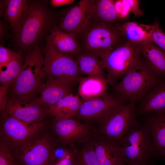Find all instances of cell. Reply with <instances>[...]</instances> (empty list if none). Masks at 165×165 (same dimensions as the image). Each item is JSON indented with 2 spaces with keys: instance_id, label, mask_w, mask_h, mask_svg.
I'll return each instance as SVG.
<instances>
[{
  "instance_id": "cell-13",
  "label": "cell",
  "mask_w": 165,
  "mask_h": 165,
  "mask_svg": "<svg viewBox=\"0 0 165 165\" xmlns=\"http://www.w3.org/2000/svg\"><path fill=\"white\" fill-rule=\"evenodd\" d=\"M5 108L8 116L28 123L42 121L49 114L47 108L33 100L25 102L11 98L7 100Z\"/></svg>"
},
{
  "instance_id": "cell-1",
  "label": "cell",
  "mask_w": 165,
  "mask_h": 165,
  "mask_svg": "<svg viewBox=\"0 0 165 165\" xmlns=\"http://www.w3.org/2000/svg\"><path fill=\"white\" fill-rule=\"evenodd\" d=\"M67 10H54L46 0L29 1L17 30L9 35L11 45L22 54L40 46L58 26Z\"/></svg>"
},
{
  "instance_id": "cell-26",
  "label": "cell",
  "mask_w": 165,
  "mask_h": 165,
  "mask_svg": "<svg viewBox=\"0 0 165 165\" xmlns=\"http://www.w3.org/2000/svg\"><path fill=\"white\" fill-rule=\"evenodd\" d=\"M74 58L82 74L87 76L105 77V68L102 62L99 58L80 52Z\"/></svg>"
},
{
  "instance_id": "cell-5",
  "label": "cell",
  "mask_w": 165,
  "mask_h": 165,
  "mask_svg": "<svg viewBox=\"0 0 165 165\" xmlns=\"http://www.w3.org/2000/svg\"><path fill=\"white\" fill-rule=\"evenodd\" d=\"M122 146L125 164L144 165L156 158L154 145L148 126L138 123L124 137Z\"/></svg>"
},
{
  "instance_id": "cell-35",
  "label": "cell",
  "mask_w": 165,
  "mask_h": 165,
  "mask_svg": "<svg viewBox=\"0 0 165 165\" xmlns=\"http://www.w3.org/2000/svg\"><path fill=\"white\" fill-rule=\"evenodd\" d=\"M74 0H51L50 4L52 7H55L65 5H72Z\"/></svg>"
},
{
  "instance_id": "cell-36",
  "label": "cell",
  "mask_w": 165,
  "mask_h": 165,
  "mask_svg": "<svg viewBox=\"0 0 165 165\" xmlns=\"http://www.w3.org/2000/svg\"><path fill=\"white\" fill-rule=\"evenodd\" d=\"M123 165H140L136 164H127ZM144 165H156L155 164L154 162L153 161H152L148 164H147Z\"/></svg>"
},
{
  "instance_id": "cell-34",
  "label": "cell",
  "mask_w": 165,
  "mask_h": 165,
  "mask_svg": "<svg viewBox=\"0 0 165 165\" xmlns=\"http://www.w3.org/2000/svg\"><path fill=\"white\" fill-rule=\"evenodd\" d=\"M132 12L134 16H141L143 15V11L140 7V2L138 0H127Z\"/></svg>"
},
{
  "instance_id": "cell-25",
  "label": "cell",
  "mask_w": 165,
  "mask_h": 165,
  "mask_svg": "<svg viewBox=\"0 0 165 165\" xmlns=\"http://www.w3.org/2000/svg\"><path fill=\"white\" fill-rule=\"evenodd\" d=\"M22 54L14 51L10 61L0 67V94L6 95L8 88L13 85L19 74L23 65Z\"/></svg>"
},
{
  "instance_id": "cell-17",
  "label": "cell",
  "mask_w": 165,
  "mask_h": 165,
  "mask_svg": "<svg viewBox=\"0 0 165 165\" xmlns=\"http://www.w3.org/2000/svg\"><path fill=\"white\" fill-rule=\"evenodd\" d=\"M72 87L65 81L49 78L47 82L43 86L40 97L33 100L48 109L65 96L72 93Z\"/></svg>"
},
{
  "instance_id": "cell-9",
  "label": "cell",
  "mask_w": 165,
  "mask_h": 165,
  "mask_svg": "<svg viewBox=\"0 0 165 165\" xmlns=\"http://www.w3.org/2000/svg\"><path fill=\"white\" fill-rule=\"evenodd\" d=\"M42 121L28 123L11 116L4 118L1 127L2 139L17 149L34 139L44 126Z\"/></svg>"
},
{
  "instance_id": "cell-28",
  "label": "cell",
  "mask_w": 165,
  "mask_h": 165,
  "mask_svg": "<svg viewBox=\"0 0 165 165\" xmlns=\"http://www.w3.org/2000/svg\"><path fill=\"white\" fill-rule=\"evenodd\" d=\"M80 149H78L77 165H99L91 141L84 143Z\"/></svg>"
},
{
  "instance_id": "cell-12",
  "label": "cell",
  "mask_w": 165,
  "mask_h": 165,
  "mask_svg": "<svg viewBox=\"0 0 165 165\" xmlns=\"http://www.w3.org/2000/svg\"><path fill=\"white\" fill-rule=\"evenodd\" d=\"M91 141L99 165L125 164L122 145L119 143L97 132Z\"/></svg>"
},
{
  "instance_id": "cell-19",
  "label": "cell",
  "mask_w": 165,
  "mask_h": 165,
  "mask_svg": "<svg viewBox=\"0 0 165 165\" xmlns=\"http://www.w3.org/2000/svg\"><path fill=\"white\" fill-rule=\"evenodd\" d=\"M146 64L157 75L165 76V52L152 42L137 47Z\"/></svg>"
},
{
  "instance_id": "cell-32",
  "label": "cell",
  "mask_w": 165,
  "mask_h": 165,
  "mask_svg": "<svg viewBox=\"0 0 165 165\" xmlns=\"http://www.w3.org/2000/svg\"><path fill=\"white\" fill-rule=\"evenodd\" d=\"M115 6L120 20L127 18L128 16L130 10L127 0H115Z\"/></svg>"
},
{
  "instance_id": "cell-8",
  "label": "cell",
  "mask_w": 165,
  "mask_h": 165,
  "mask_svg": "<svg viewBox=\"0 0 165 165\" xmlns=\"http://www.w3.org/2000/svg\"><path fill=\"white\" fill-rule=\"evenodd\" d=\"M46 43L42 50L45 74L65 81L72 87L82 77L74 57L59 51L48 37Z\"/></svg>"
},
{
  "instance_id": "cell-20",
  "label": "cell",
  "mask_w": 165,
  "mask_h": 165,
  "mask_svg": "<svg viewBox=\"0 0 165 165\" xmlns=\"http://www.w3.org/2000/svg\"><path fill=\"white\" fill-rule=\"evenodd\" d=\"M78 83V93L82 100L94 99L107 94L106 78L97 76L82 77Z\"/></svg>"
},
{
  "instance_id": "cell-3",
  "label": "cell",
  "mask_w": 165,
  "mask_h": 165,
  "mask_svg": "<svg viewBox=\"0 0 165 165\" xmlns=\"http://www.w3.org/2000/svg\"><path fill=\"white\" fill-rule=\"evenodd\" d=\"M81 52L101 60L125 40L116 25L85 21L79 39Z\"/></svg>"
},
{
  "instance_id": "cell-37",
  "label": "cell",
  "mask_w": 165,
  "mask_h": 165,
  "mask_svg": "<svg viewBox=\"0 0 165 165\" xmlns=\"http://www.w3.org/2000/svg\"><path fill=\"white\" fill-rule=\"evenodd\" d=\"M161 158L165 159V153L163 156Z\"/></svg>"
},
{
  "instance_id": "cell-10",
  "label": "cell",
  "mask_w": 165,
  "mask_h": 165,
  "mask_svg": "<svg viewBox=\"0 0 165 165\" xmlns=\"http://www.w3.org/2000/svg\"><path fill=\"white\" fill-rule=\"evenodd\" d=\"M56 150L50 138L43 136L17 149L16 157L21 165H49Z\"/></svg>"
},
{
  "instance_id": "cell-24",
  "label": "cell",
  "mask_w": 165,
  "mask_h": 165,
  "mask_svg": "<svg viewBox=\"0 0 165 165\" xmlns=\"http://www.w3.org/2000/svg\"><path fill=\"white\" fill-rule=\"evenodd\" d=\"M59 52L74 57L81 52V44L73 34L67 33L56 27L48 36Z\"/></svg>"
},
{
  "instance_id": "cell-6",
  "label": "cell",
  "mask_w": 165,
  "mask_h": 165,
  "mask_svg": "<svg viewBox=\"0 0 165 165\" xmlns=\"http://www.w3.org/2000/svg\"><path fill=\"white\" fill-rule=\"evenodd\" d=\"M136 113L135 103L120 104L97 121V132L121 144L127 131L138 123L136 119Z\"/></svg>"
},
{
  "instance_id": "cell-7",
  "label": "cell",
  "mask_w": 165,
  "mask_h": 165,
  "mask_svg": "<svg viewBox=\"0 0 165 165\" xmlns=\"http://www.w3.org/2000/svg\"><path fill=\"white\" fill-rule=\"evenodd\" d=\"M137 47L125 41L101 60L107 71L106 79L108 85L113 86L142 63L143 60Z\"/></svg>"
},
{
  "instance_id": "cell-4",
  "label": "cell",
  "mask_w": 165,
  "mask_h": 165,
  "mask_svg": "<svg viewBox=\"0 0 165 165\" xmlns=\"http://www.w3.org/2000/svg\"><path fill=\"white\" fill-rule=\"evenodd\" d=\"M163 82L144 61L138 67L126 74L112 89L120 103H135L142 99L153 88Z\"/></svg>"
},
{
  "instance_id": "cell-11",
  "label": "cell",
  "mask_w": 165,
  "mask_h": 165,
  "mask_svg": "<svg viewBox=\"0 0 165 165\" xmlns=\"http://www.w3.org/2000/svg\"><path fill=\"white\" fill-rule=\"evenodd\" d=\"M53 129L59 140L66 145L83 144L91 140L96 129L76 118L55 120Z\"/></svg>"
},
{
  "instance_id": "cell-15",
  "label": "cell",
  "mask_w": 165,
  "mask_h": 165,
  "mask_svg": "<svg viewBox=\"0 0 165 165\" xmlns=\"http://www.w3.org/2000/svg\"><path fill=\"white\" fill-rule=\"evenodd\" d=\"M92 1L81 0L74 6L67 9L58 28L63 31L73 34L79 41L86 13Z\"/></svg>"
},
{
  "instance_id": "cell-33",
  "label": "cell",
  "mask_w": 165,
  "mask_h": 165,
  "mask_svg": "<svg viewBox=\"0 0 165 165\" xmlns=\"http://www.w3.org/2000/svg\"><path fill=\"white\" fill-rule=\"evenodd\" d=\"M13 52L14 51L0 45V67L6 64L10 61Z\"/></svg>"
},
{
  "instance_id": "cell-30",
  "label": "cell",
  "mask_w": 165,
  "mask_h": 165,
  "mask_svg": "<svg viewBox=\"0 0 165 165\" xmlns=\"http://www.w3.org/2000/svg\"><path fill=\"white\" fill-rule=\"evenodd\" d=\"M11 148L2 140L0 143V165H18L15 161Z\"/></svg>"
},
{
  "instance_id": "cell-2",
  "label": "cell",
  "mask_w": 165,
  "mask_h": 165,
  "mask_svg": "<svg viewBox=\"0 0 165 165\" xmlns=\"http://www.w3.org/2000/svg\"><path fill=\"white\" fill-rule=\"evenodd\" d=\"M43 53L40 46H37L27 54L20 72L13 85L11 98L28 102L41 92L45 74Z\"/></svg>"
},
{
  "instance_id": "cell-14",
  "label": "cell",
  "mask_w": 165,
  "mask_h": 165,
  "mask_svg": "<svg viewBox=\"0 0 165 165\" xmlns=\"http://www.w3.org/2000/svg\"><path fill=\"white\" fill-rule=\"evenodd\" d=\"M82 101L75 117L79 120L97 121L109 110L121 104L115 96L108 94L100 98Z\"/></svg>"
},
{
  "instance_id": "cell-21",
  "label": "cell",
  "mask_w": 165,
  "mask_h": 165,
  "mask_svg": "<svg viewBox=\"0 0 165 165\" xmlns=\"http://www.w3.org/2000/svg\"><path fill=\"white\" fill-rule=\"evenodd\" d=\"M137 112L141 114L165 112V82L154 87L147 94Z\"/></svg>"
},
{
  "instance_id": "cell-23",
  "label": "cell",
  "mask_w": 165,
  "mask_h": 165,
  "mask_svg": "<svg viewBox=\"0 0 165 165\" xmlns=\"http://www.w3.org/2000/svg\"><path fill=\"white\" fill-rule=\"evenodd\" d=\"M148 127L154 145L157 158L165 153V112L154 114L145 123Z\"/></svg>"
},
{
  "instance_id": "cell-38",
  "label": "cell",
  "mask_w": 165,
  "mask_h": 165,
  "mask_svg": "<svg viewBox=\"0 0 165 165\" xmlns=\"http://www.w3.org/2000/svg\"><path fill=\"white\" fill-rule=\"evenodd\" d=\"M18 165H20V164H18Z\"/></svg>"
},
{
  "instance_id": "cell-22",
  "label": "cell",
  "mask_w": 165,
  "mask_h": 165,
  "mask_svg": "<svg viewBox=\"0 0 165 165\" xmlns=\"http://www.w3.org/2000/svg\"><path fill=\"white\" fill-rule=\"evenodd\" d=\"M82 101L79 95L71 93L48 108V112L49 115L54 117L55 120L75 118Z\"/></svg>"
},
{
  "instance_id": "cell-27",
  "label": "cell",
  "mask_w": 165,
  "mask_h": 165,
  "mask_svg": "<svg viewBox=\"0 0 165 165\" xmlns=\"http://www.w3.org/2000/svg\"><path fill=\"white\" fill-rule=\"evenodd\" d=\"M29 1L26 0H8V3L3 17L8 22L12 30V33L17 30L20 20L27 9Z\"/></svg>"
},
{
  "instance_id": "cell-29",
  "label": "cell",
  "mask_w": 165,
  "mask_h": 165,
  "mask_svg": "<svg viewBox=\"0 0 165 165\" xmlns=\"http://www.w3.org/2000/svg\"><path fill=\"white\" fill-rule=\"evenodd\" d=\"M78 150L77 148L72 145L64 149L60 155L57 156L56 150L49 165H77Z\"/></svg>"
},
{
  "instance_id": "cell-16",
  "label": "cell",
  "mask_w": 165,
  "mask_h": 165,
  "mask_svg": "<svg viewBox=\"0 0 165 165\" xmlns=\"http://www.w3.org/2000/svg\"><path fill=\"white\" fill-rule=\"evenodd\" d=\"M115 6V0H92L86 13L85 21L94 24H119Z\"/></svg>"
},
{
  "instance_id": "cell-18",
  "label": "cell",
  "mask_w": 165,
  "mask_h": 165,
  "mask_svg": "<svg viewBox=\"0 0 165 165\" xmlns=\"http://www.w3.org/2000/svg\"><path fill=\"white\" fill-rule=\"evenodd\" d=\"M121 32L126 41L137 46L152 42L153 25L129 21L116 25Z\"/></svg>"
},
{
  "instance_id": "cell-31",
  "label": "cell",
  "mask_w": 165,
  "mask_h": 165,
  "mask_svg": "<svg viewBox=\"0 0 165 165\" xmlns=\"http://www.w3.org/2000/svg\"><path fill=\"white\" fill-rule=\"evenodd\" d=\"M152 42L165 52V33L160 28L157 22L153 24Z\"/></svg>"
}]
</instances>
